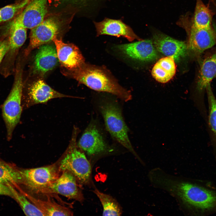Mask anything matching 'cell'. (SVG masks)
<instances>
[{
    "mask_svg": "<svg viewBox=\"0 0 216 216\" xmlns=\"http://www.w3.org/2000/svg\"><path fill=\"white\" fill-rule=\"evenodd\" d=\"M157 183L177 198L192 215L216 214V185L211 182L184 180L163 173L158 178Z\"/></svg>",
    "mask_w": 216,
    "mask_h": 216,
    "instance_id": "1",
    "label": "cell"
},
{
    "mask_svg": "<svg viewBox=\"0 0 216 216\" xmlns=\"http://www.w3.org/2000/svg\"><path fill=\"white\" fill-rule=\"evenodd\" d=\"M66 74L94 90L111 94L125 102L132 98L130 92L121 86L106 70L85 63Z\"/></svg>",
    "mask_w": 216,
    "mask_h": 216,
    "instance_id": "2",
    "label": "cell"
},
{
    "mask_svg": "<svg viewBox=\"0 0 216 216\" xmlns=\"http://www.w3.org/2000/svg\"><path fill=\"white\" fill-rule=\"evenodd\" d=\"M97 105L106 128L111 136L142 162L130 140L128 128L123 118L118 101L115 99L102 98L99 100Z\"/></svg>",
    "mask_w": 216,
    "mask_h": 216,
    "instance_id": "3",
    "label": "cell"
},
{
    "mask_svg": "<svg viewBox=\"0 0 216 216\" xmlns=\"http://www.w3.org/2000/svg\"><path fill=\"white\" fill-rule=\"evenodd\" d=\"M22 73V67L19 63L16 68L12 88L2 106V116L6 128L8 140L11 139L13 131L19 123L21 116L23 88Z\"/></svg>",
    "mask_w": 216,
    "mask_h": 216,
    "instance_id": "4",
    "label": "cell"
},
{
    "mask_svg": "<svg viewBox=\"0 0 216 216\" xmlns=\"http://www.w3.org/2000/svg\"><path fill=\"white\" fill-rule=\"evenodd\" d=\"M78 132V129H75L67 151L58 164L61 172L69 171L75 176L79 183L86 184L91 180L92 168L85 154L77 148L76 139Z\"/></svg>",
    "mask_w": 216,
    "mask_h": 216,
    "instance_id": "5",
    "label": "cell"
},
{
    "mask_svg": "<svg viewBox=\"0 0 216 216\" xmlns=\"http://www.w3.org/2000/svg\"><path fill=\"white\" fill-rule=\"evenodd\" d=\"M180 23L188 35V49L195 54L200 56L216 45V30L213 26L205 28L197 27L187 16L183 17Z\"/></svg>",
    "mask_w": 216,
    "mask_h": 216,
    "instance_id": "6",
    "label": "cell"
},
{
    "mask_svg": "<svg viewBox=\"0 0 216 216\" xmlns=\"http://www.w3.org/2000/svg\"><path fill=\"white\" fill-rule=\"evenodd\" d=\"M20 170L23 179V186L38 194L55 181L62 173L56 163L34 168H20Z\"/></svg>",
    "mask_w": 216,
    "mask_h": 216,
    "instance_id": "7",
    "label": "cell"
},
{
    "mask_svg": "<svg viewBox=\"0 0 216 216\" xmlns=\"http://www.w3.org/2000/svg\"><path fill=\"white\" fill-rule=\"evenodd\" d=\"M77 146L81 150L90 156L106 154L112 150L94 121L90 122L84 130Z\"/></svg>",
    "mask_w": 216,
    "mask_h": 216,
    "instance_id": "8",
    "label": "cell"
},
{
    "mask_svg": "<svg viewBox=\"0 0 216 216\" xmlns=\"http://www.w3.org/2000/svg\"><path fill=\"white\" fill-rule=\"evenodd\" d=\"M47 0H30L9 26L32 28L41 22L47 12Z\"/></svg>",
    "mask_w": 216,
    "mask_h": 216,
    "instance_id": "9",
    "label": "cell"
},
{
    "mask_svg": "<svg viewBox=\"0 0 216 216\" xmlns=\"http://www.w3.org/2000/svg\"><path fill=\"white\" fill-rule=\"evenodd\" d=\"M75 176L70 172H62L58 178L39 193L44 194H57L69 199H74L80 202H83L84 197Z\"/></svg>",
    "mask_w": 216,
    "mask_h": 216,
    "instance_id": "10",
    "label": "cell"
},
{
    "mask_svg": "<svg viewBox=\"0 0 216 216\" xmlns=\"http://www.w3.org/2000/svg\"><path fill=\"white\" fill-rule=\"evenodd\" d=\"M60 24L55 19L50 18L44 20L32 28L30 33V41L25 51L28 56L33 50L52 41L58 34Z\"/></svg>",
    "mask_w": 216,
    "mask_h": 216,
    "instance_id": "11",
    "label": "cell"
},
{
    "mask_svg": "<svg viewBox=\"0 0 216 216\" xmlns=\"http://www.w3.org/2000/svg\"><path fill=\"white\" fill-rule=\"evenodd\" d=\"M8 26L9 48L1 67V72L6 75H9L12 72L17 54L27 37V29L16 26Z\"/></svg>",
    "mask_w": 216,
    "mask_h": 216,
    "instance_id": "12",
    "label": "cell"
},
{
    "mask_svg": "<svg viewBox=\"0 0 216 216\" xmlns=\"http://www.w3.org/2000/svg\"><path fill=\"white\" fill-rule=\"evenodd\" d=\"M116 49L125 56L137 60L149 62L158 57L157 50L150 40H141L130 44L118 45Z\"/></svg>",
    "mask_w": 216,
    "mask_h": 216,
    "instance_id": "13",
    "label": "cell"
},
{
    "mask_svg": "<svg viewBox=\"0 0 216 216\" xmlns=\"http://www.w3.org/2000/svg\"><path fill=\"white\" fill-rule=\"evenodd\" d=\"M54 43L59 62L69 70H74L85 63V59L79 48L72 43H66L54 38Z\"/></svg>",
    "mask_w": 216,
    "mask_h": 216,
    "instance_id": "14",
    "label": "cell"
},
{
    "mask_svg": "<svg viewBox=\"0 0 216 216\" xmlns=\"http://www.w3.org/2000/svg\"><path fill=\"white\" fill-rule=\"evenodd\" d=\"M153 43L157 50L167 57L178 60L184 57L188 49L184 42L174 39L161 33L153 36Z\"/></svg>",
    "mask_w": 216,
    "mask_h": 216,
    "instance_id": "15",
    "label": "cell"
},
{
    "mask_svg": "<svg viewBox=\"0 0 216 216\" xmlns=\"http://www.w3.org/2000/svg\"><path fill=\"white\" fill-rule=\"evenodd\" d=\"M97 36L108 35L117 37H123L131 41L142 40L134 32L130 26L121 20L105 18L99 22H94Z\"/></svg>",
    "mask_w": 216,
    "mask_h": 216,
    "instance_id": "16",
    "label": "cell"
},
{
    "mask_svg": "<svg viewBox=\"0 0 216 216\" xmlns=\"http://www.w3.org/2000/svg\"><path fill=\"white\" fill-rule=\"evenodd\" d=\"M59 62L55 46L49 43L39 47L34 57L33 72L43 76L54 69Z\"/></svg>",
    "mask_w": 216,
    "mask_h": 216,
    "instance_id": "17",
    "label": "cell"
},
{
    "mask_svg": "<svg viewBox=\"0 0 216 216\" xmlns=\"http://www.w3.org/2000/svg\"><path fill=\"white\" fill-rule=\"evenodd\" d=\"M216 77V45L204 55L200 64L196 80L200 91L205 90L207 85Z\"/></svg>",
    "mask_w": 216,
    "mask_h": 216,
    "instance_id": "18",
    "label": "cell"
},
{
    "mask_svg": "<svg viewBox=\"0 0 216 216\" xmlns=\"http://www.w3.org/2000/svg\"><path fill=\"white\" fill-rule=\"evenodd\" d=\"M27 95L28 101L33 104L45 103L57 98L72 97L55 90L41 80L34 82L29 86Z\"/></svg>",
    "mask_w": 216,
    "mask_h": 216,
    "instance_id": "19",
    "label": "cell"
},
{
    "mask_svg": "<svg viewBox=\"0 0 216 216\" xmlns=\"http://www.w3.org/2000/svg\"><path fill=\"white\" fill-rule=\"evenodd\" d=\"M44 214V216H72L73 212L69 208L56 202L36 198L24 190L20 192Z\"/></svg>",
    "mask_w": 216,
    "mask_h": 216,
    "instance_id": "20",
    "label": "cell"
},
{
    "mask_svg": "<svg viewBox=\"0 0 216 216\" xmlns=\"http://www.w3.org/2000/svg\"><path fill=\"white\" fill-rule=\"evenodd\" d=\"M0 182L19 190L24 183L20 168L0 159Z\"/></svg>",
    "mask_w": 216,
    "mask_h": 216,
    "instance_id": "21",
    "label": "cell"
},
{
    "mask_svg": "<svg viewBox=\"0 0 216 216\" xmlns=\"http://www.w3.org/2000/svg\"><path fill=\"white\" fill-rule=\"evenodd\" d=\"M176 67L174 59L166 57L160 59L154 64L152 70V74L157 81L165 83L174 76Z\"/></svg>",
    "mask_w": 216,
    "mask_h": 216,
    "instance_id": "22",
    "label": "cell"
},
{
    "mask_svg": "<svg viewBox=\"0 0 216 216\" xmlns=\"http://www.w3.org/2000/svg\"><path fill=\"white\" fill-rule=\"evenodd\" d=\"M214 15L202 0H196L194 14L191 19V22L193 25L197 27L209 28L212 26V20Z\"/></svg>",
    "mask_w": 216,
    "mask_h": 216,
    "instance_id": "23",
    "label": "cell"
},
{
    "mask_svg": "<svg viewBox=\"0 0 216 216\" xmlns=\"http://www.w3.org/2000/svg\"><path fill=\"white\" fill-rule=\"evenodd\" d=\"M100 201L103 208V216H120L122 210L116 200L111 196L97 189L93 191Z\"/></svg>",
    "mask_w": 216,
    "mask_h": 216,
    "instance_id": "24",
    "label": "cell"
},
{
    "mask_svg": "<svg viewBox=\"0 0 216 216\" xmlns=\"http://www.w3.org/2000/svg\"><path fill=\"white\" fill-rule=\"evenodd\" d=\"M13 194L12 198L19 204L27 216H44V214L26 197L17 190L10 187Z\"/></svg>",
    "mask_w": 216,
    "mask_h": 216,
    "instance_id": "25",
    "label": "cell"
},
{
    "mask_svg": "<svg viewBox=\"0 0 216 216\" xmlns=\"http://www.w3.org/2000/svg\"><path fill=\"white\" fill-rule=\"evenodd\" d=\"M30 0L7 5L0 8V24L14 18L27 5Z\"/></svg>",
    "mask_w": 216,
    "mask_h": 216,
    "instance_id": "26",
    "label": "cell"
},
{
    "mask_svg": "<svg viewBox=\"0 0 216 216\" xmlns=\"http://www.w3.org/2000/svg\"><path fill=\"white\" fill-rule=\"evenodd\" d=\"M206 91L208 104V122L211 129L216 137V98L212 89L211 83L206 87ZM216 163V155L214 157Z\"/></svg>",
    "mask_w": 216,
    "mask_h": 216,
    "instance_id": "27",
    "label": "cell"
},
{
    "mask_svg": "<svg viewBox=\"0 0 216 216\" xmlns=\"http://www.w3.org/2000/svg\"><path fill=\"white\" fill-rule=\"evenodd\" d=\"M9 48L8 35L0 37V65L8 52Z\"/></svg>",
    "mask_w": 216,
    "mask_h": 216,
    "instance_id": "28",
    "label": "cell"
},
{
    "mask_svg": "<svg viewBox=\"0 0 216 216\" xmlns=\"http://www.w3.org/2000/svg\"><path fill=\"white\" fill-rule=\"evenodd\" d=\"M0 195L9 196L12 198L13 194L9 187L0 182Z\"/></svg>",
    "mask_w": 216,
    "mask_h": 216,
    "instance_id": "29",
    "label": "cell"
},
{
    "mask_svg": "<svg viewBox=\"0 0 216 216\" xmlns=\"http://www.w3.org/2000/svg\"><path fill=\"white\" fill-rule=\"evenodd\" d=\"M207 5L214 15L216 14V0H208Z\"/></svg>",
    "mask_w": 216,
    "mask_h": 216,
    "instance_id": "30",
    "label": "cell"
},
{
    "mask_svg": "<svg viewBox=\"0 0 216 216\" xmlns=\"http://www.w3.org/2000/svg\"><path fill=\"white\" fill-rule=\"evenodd\" d=\"M72 0L73 1H87V0Z\"/></svg>",
    "mask_w": 216,
    "mask_h": 216,
    "instance_id": "31",
    "label": "cell"
}]
</instances>
